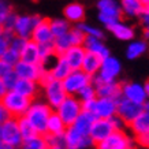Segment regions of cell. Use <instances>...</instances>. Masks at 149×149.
<instances>
[{
	"label": "cell",
	"instance_id": "obj_42",
	"mask_svg": "<svg viewBox=\"0 0 149 149\" xmlns=\"http://www.w3.org/2000/svg\"><path fill=\"white\" fill-rule=\"evenodd\" d=\"M17 15L18 14L14 13V10L11 13L7 15L1 23V29H4V30H10V32H14V25H15V21H17Z\"/></svg>",
	"mask_w": 149,
	"mask_h": 149
},
{
	"label": "cell",
	"instance_id": "obj_47",
	"mask_svg": "<svg viewBox=\"0 0 149 149\" xmlns=\"http://www.w3.org/2000/svg\"><path fill=\"white\" fill-rule=\"evenodd\" d=\"M138 18H140V22L144 27L149 26V3H146V4L144 6V10L141 11Z\"/></svg>",
	"mask_w": 149,
	"mask_h": 149
},
{
	"label": "cell",
	"instance_id": "obj_50",
	"mask_svg": "<svg viewBox=\"0 0 149 149\" xmlns=\"http://www.w3.org/2000/svg\"><path fill=\"white\" fill-rule=\"evenodd\" d=\"M7 118H10V115H8V112H7V109L4 108V105H3V103L0 101V125L4 122Z\"/></svg>",
	"mask_w": 149,
	"mask_h": 149
},
{
	"label": "cell",
	"instance_id": "obj_14",
	"mask_svg": "<svg viewBox=\"0 0 149 149\" xmlns=\"http://www.w3.org/2000/svg\"><path fill=\"white\" fill-rule=\"evenodd\" d=\"M120 71H122V64L119 62V59L109 55V56H107V58H104L101 60L100 70L96 75L100 77L103 81H116Z\"/></svg>",
	"mask_w": 149,
	"mask_h": 149
},
{
	"label": "cell",
	"instance_id": "obj_16",
	"mask_svg": "<svg viewBox=\"0 0 149 149\" xmlns=\"http://www.w3.org/2000/svg\"><path fill=\"white\" fill-rule=\"evenodd\" d=\"M112 131H115V129H113L111 119H96L93 125H92L89 136H91V138L93 140V142L96 145L97 142L103 141L104 138H107Z\"/></svg>",
	"mask_w": 149,
	"mask_h": 149
},
{
	"label": "cell",
	"instance_id": "obj_21",
	"mask_svg": "<svg viewBox=\"0 0 149 149\" xmlns=\"http://www.w3.org/2000/svg\"><path fill=\"white\" fill-rule=\"evenodd\" d=\"M82 45L86 49V52H92V54H95V55H99L100 58H103V59L109 56V49L103 42V38L86 36Z\"/></svg>",
	"mask_w": 149,
	"mask_h": 149
},
{
	"label": "cell",
	"instance_id": "obj_26",
	"mask_svg": "<svg viewBox=\"0 0 149 149\" xmlns=\"http://www.w3.org/2000/svg\"><path fill=\"white\" fill-rule=\"evenodd\" d=\"M119 4L123 15L129 18H137L144 10L145 3L142 0H119Z\"/></svg>",
	"mask_w": 149,
	"mask_h": 149
},
{
	"label": "cell",
	"instance_id": "obj_53",
	"mask_svg": "<svg viewBox=\"0 0 149 149\" xmlns=\"http://www.w3.org/2000/svg\"><path fill=\"white\" fill-rule=\"evenodd\" d=\"M144 38H145V40H149V26L145 27V30H144Z\"/></svg>",
	"mask_w": 149,
	"mask_h": 149
},
{
	"label": "cell",
	"instance_id": "obj_19",
	"mask_svg": "<svg viewBox=\"0 0 149 149\" xmlns=\"http://www.w3.org/2000/svg\"><path fill=\"white\" fill-rule=\"evenodd\" d=\"M85 54H86V49L84 48V45H72V47H70L62 56L67 60V63L70 64V67H71L72 70H78V68H81V66H82Z\"/></svg>",
	"mask_w": 149,
	"mask_h": 149
},
{
	"label": "cell",
	"instance_id": "obj_11",
	"mask_svg": "<svg viewBox=\"0 0 149 149\" xmlns=\"http://www.w3.org/2000/svg\"><path fill=\"white\" fill-rule=\"evenodd\" d=\"M64 146L70 149H86L95 145L91 136L82 134L72 126H67L64 131Z\"/></svg>",
	"mask_w": 149,
	"mask_h": 149
},
{
	"label": "cell",
	"instance_id": "obj_51",
	"mask_svg": "<svg viewBox=\"0 0 149 149\" xmlns=\"http://www.w3.org/2000/svg\"><path fill=\"white\" fill-rule=\"evenodd\" d=\"M8 92V88L6 86L4 81H3V78H0V100L4 97V95Z\"/></svg>",
	"mask_w": 149,
	"mask_h": 149
},
{
	"label": "cell",
	"instance_id": "obj_43",
	"mask_svg": "<svg viewBox=\"0 0 149 149\" xmlns=\"http://www.w3.org/2000/svg\"><path fill=\"white\" fill-rule=\"evenodd\" d=\"M13 11V6L8 0H0V25L3 23L4 18Z\"/></svg>",
	"mask_w": 149,
	"mask_h": 149
},
{
	"label": "cell",
	"instance_id": "obj_55",
	"mask_svg": "<svg viewBox=\"0 0 149 149\" xmlns=\"http://www.w3.org/2000/svg\"><path fill=\"white\" fill-rule=\"evenodd\" d=\"M142 108H144L145 111H149V100L144 101V104H142Z\"/></svg>",
	"mask_w": 149,
	"mask_h": 149
},
{
	"label": "cell",
	"instance_id": "obj_28",
	"mask_svg": "<svg viewBox=\"0 0 149 149\" xmlns=\"http://www.w3.org/2000/svg\"><path fill=\"white\" fill-rule=\"evenodd\" d=\"M101 60H103V58H100L99 55H95L92 52H86L81 68L86 74H89V75L93 77V75H96L99 72L100 66H101Z\"/></svg>",
	"mask_w": 149,
	"mask_h": 149
},
{
	"label": "cell",
	"instance_id": "obj_29",
	"mask_svg": "<svg viewBox=\"0 0 149 149\" xmlns=\"http://www.w3.org/2000/svg\"><path fill=\"white\" fill-rule=\"evenodd\" d=\"M129 126H130L133 134L136 137L140 136V134H144L146 131H149V111L142 109V112H141Z\"/></svg>",
	"mask_w": 149,
	"mask_h": 149
},
{
	"label": "cell",
	"instance_id": "obj_48",
	"mask_svg": "<svg viewBox=\"0 0 149 149\" xmlns=\"http://www.w3.org/2000/svg\"><path fill=\"white\" fill-rule=\"evenodd\" d=\"M137 142H138L142 148L149 149V131H146V133H144V134L137 136Z\"/></svg>",
	"mask_w": 149,
	"mask_h": 149
},
{
	"label": "cell",
	"instance_id": "obj_12",
	"mask_svg": "<svg viewBox=\"0 0 149 149\" xmlns=\"http://www.w3.org/2000/svg\"><path fill=\"white\" fill-rule=\"evenodd\" d=\"M41 19H42V17H40V15H26V14L17 15V21L14 25V34L29 40L32 36L33 29L36 27V25Z\"/></svg>",
	"mask_w": 149,
	"mask_h": 149
},
{
	"label": "cell",
	"instance_id": "obj_62",
	"mask_svg": "<svg viewBox=\"0 0 149 149\" xmlns=\"http://www.w3.org/2000/svg\"><path fill=\"white\" fill-rule=\"evenodd\" d=\"M148 3H149V1H148Z\"/></svg>",
	"mask_w": 149,
	"mask_h": 149
},
{
	"label": "cell",
	"instance_id": "obj_59",
	"mask_svg": "<svg viewBox=\"0 0 149 149\" xmlns=\"http://www.w3.org/2000/svg\"><path fill=\"white\" fill-rule=\"evenodd\" d=\"M14 149H21V148H14Z\"/></svg>",
	"mask_w": 149,
	"mask_h": 149
},
{
	"label": "cell",
	"instance_id": "obj_22",
	"mask_svg": "<svg viewBox=\"0 0 149 149\" xmlns=\"http://www.w3.org/2000/svg\"><path fill=\"white\" fill-rule=\"evenodd\" d=\"M48 70H49L51 74L54 75L55 79L63 81L64 78L70 74V71H71L72 68L70 67V64L67 63V60H66L62 55H58V56L55 58V60L52 62V64L49 66Z\"/></svg>",
	"mask_w": 149,
	"mask_h": 149
},
{
	"label": "cell",
	"instance_id": "obj_10",
	"mask_svg": "<svg viewBox=\"0 0 149 149\" xmlns=\"http://www.w3.org/2000/svg\"><path fill=\"white\" fill-rule=\"evenodd\" d=\"M41 88L44 89V96H45V99H47V103L52 107V109L58 108V105L67 96V92L64 89L63 82L60 81V79H55L54 78V79H51L48 84H45V85L41 86Z\"/></svg>",
	"mask_w": 149,
	"mask_h": 149
},
{
	"label": "cell",
	"instance_id": "obj_4",
	"mask_svg": "<svg viewBox=\"0 0 149 149\" xmlns=\"http://www.w3.org/2000/svg\"><path fill=\"white\" fill-rule=\"evenodd\" d=\"M97 8H99V21L105 27L120 21L123 15L118 0H99Z\"/></svg>",
	"mask_w": 149,
	"mask_h": 149
},
{
	"label": "cell",
	"instance_id": "obj_5",
	"mask_svg": "<svg viewBox=\"0 0 149 149\" xmlns=\"http://www.w3.org/2000/svg\"><path fill=\"white\" fill-rule=\"evenodd\" d=\"M0 131H1V141L4 144L13 146V148H19L22 144V134L19 130L18 118L10 116L4 122L0 125Z\"/></svg>",
	"mask_w": 149,
	"mask_h": 149
},
{
	"label": "cell",
	"instance_id": "obj_52",
	"mask_svg": "<svg viewBox=\"0 0 149 149\" xmlns=\"http://www.w3.org/2000/svg\"><path fill=\"white\" fill-rule=\"evenodd\" d=\"M145 92H146V100H149V79L145 82Z\"/></svg>",
	"mask_w": 149,
	"mask_h": 149
},
{
	"label": "cell",
	"instance_id": "obj_46",
	"mask_svg": "<svg viewBox=\"0 0 149 149\" xmlns=\"http://www.w3.org/2000/svg\"><path fill=\"white\" fill-rule=\"evenodd\" d=\"M13 70H14V66H11L8 62H6L4 59L0 58V78H4Z\"/></svg>",
	"mask_w": 149,
	"mask_h": 149
},
{
	"label": "cell",
	"instance_id": "obj_58",
	"mask_svg": "<svg viewBox=\"0 0 149 149\" xmlns=\"http://www.w3.org/2000/svg\"><path fill=\"white\" fill-rule=\"evenodd\" d=\"M142 1H144V3H145V4H146V3H148V1H149V0H142Z\"/></svg>",
	"mask_w": 149,
	"mask_h": 149
},
{
	"label": "cell",
	"instance_id": "obj_13",
	"mask_svg": "<svg viewBox=\"0 0 149 149\" xmlns=\"http://www.w3.org/2000/svg\"><path fill=\"white\" fill-rule=\"evenodd\" d=\"M116 103L118 100L109 97H96L93 100L92 111L97 119H109L116 115Z\"/></svg>",
	"mask_w": 149,
	"mask_h": 149
},
{
	"label": "cell",
	"instance_id": "obj_8",
	"mask_svg": "<svg viewBox=\"0 0 149 149\" xmlns=\"http://www.w3.org/2000/svg\"><path fill=\"white\" fill-rule=\"evenodd\" d=\"M92 84L96 89L97 97H109V99H120L122 97V85L116 81H103L100 77L93 75Z\"/></svg>",
	"mask_w": 149,
	"mask_h": 149
},
{
	"label": "cell",
	"instance_id": "obj_57",
	"mask_svg": "<svg viewBox=\"0 0 149 149\" xmlns=\"http://www.w3.org/2000/svg\"><path fill=\"white\" fill-rule=\"evenodd\" d=\"M3 141H1V131H0V144H1Z\"/></svg>",
	"mask_w": 149,
	"mask_h": 149
},
{
	"label": "cell",
	"instance_id": "obj_2",
	"mask_svg": "<svg viewBox=\"0 0 149 149\" xmlns=\"http://www.w3.org/2000/svg\"><path fill=\"white\" fill-rule=\"evenodd\" d=\"M0 101L3 103V105L7 109L10 116L21 118L26 113L29 105L32 103V99L21 95V93H18V92L14 91V89H10Z\"/></svg>",
	"mask_w": 149,
	"mask_h": 149
},
{
	"label": "cell",
	"instance_id": "obj_17",
	"mask_svg": "<svg viewBox=\"0 0 149 149\" xmlns=\"http://www.w3.org/2000/svg\"><path fill=\"white\" fill-rule=\"evenodd\" d=\"M122 97L136 101V103L144 104L146 101V92H145V86L137 82H127L122 85Z\"/></svg>",
	"mask_w": 149,
	"mask_h": 149
},
{
	"label": "cell",
	"instance_id": "obj_41",
	"mask_svg": "<svg viewBox=\"0 0 149 149\" xmlns=\"http://www.w3.org/2000/svg\"><path fill=\"white\" fill-rule=\"evenodd\" d=\"M45 140L49 145V148L52 146H64V136L63 134H44Z\"/></svg>",
	"mask_w": 149,
	"mask_h": 149
},
{
	"label": "cell",
	"instance_id": "obj_34",
	"mask_svg": "<svg viewBox=\"0 0 149 149\" xmlns=\"http://www.w3.org/2000/svg\"><path fill=\"white\" fill-rule=\"evenodd\" d=\"M54 45H55V51H56V55H63L66 51L72 47L71 40H70V36L68 33L63 34V36H59L54 38Z\"/></svg>",
	"mask_w": 149,
	"mask_h": 149
},
{
	"label": "cell",
	"instance_id": "obj_25",
	"mask_svg": "<svg viewBox=\"0 0 149 149\" xmlns=\"http://www.w3.org/2000/svg\"><path fill=\"white\" fill-rule=\"evenodd\" d=\"M38 88L40 84L37 81H32V79H25V78H18V81L14 86V91H17L21 95L26 96L29 99H34L38 93Z\"/></svg>",
	"mask_w": 149,
	"mask_h": 149
},
{
	"label": "cell",
	"instance_id": "obj_37",
	"mask_svg": "<svg viewBox=\"0 0 149 149\" xmlns=\"http://www.w3.org/2000/svg\"><path fill=\"white\" fill-rule=\"evenodd\" d=\"M75 96L81 100L82 103H84V101H89V100H95L96 97H97V95H96V89H95V86H93L92 82L91 84H88L86 86H84Z\"/></svg>",
	"mask_w": 149,
	"mask_h": 149
},
{
	"label": "cell",
	"instance_id": "obj_60",
	"mask_svg": "<svg viewBox=\"0 0 149 149\" xmlns=\"http://www.w3.org/2000/svg\"><path fill=\"white\" fill-rule=\"evenodd\" d=\"M0 29H1V25H0Z\"/></svg>",
	"mask_w": 149,
	"mask_h": 149
},
{
	"label": "cell",
	"instance_id": "obj_45",
	"mask_svg": "<svg viewBox=\"0 0 149 149\" xmlns=\"http://www.w3.org/2000/svg\"><path fill=\"white\" fill-rule=\"evenodd\" d=\"M3 81H4L6 86L8 88V91H10V89H14V86H15L17 81H18V75H17V72L13 70V71L8 72V74L3 78Z\"/></svg>",
	"mask_w": 149,
	"mask_h": 149
},
{
	"label": "cell",
	"instance_id": "obj_24",
	"mask_svg": "<svg viewBox=\"0 0 149 149\" xmlns=\"http://www.w3.org/2000/svg\"><path fill=\"white\" fill-rule=\"evenodd\" d=\"M96 119H97V118L93 115V112L82 109L81 113L78 115V118L74 120V123H72L71 126L74 127V129H77V130L79 131V133H82V134L89 136V131H91V129H92V125H93V122H95Z\"/></svg>",
	"mask_w": 149,
	"mask_h": 149
},
{
	"label": "cell",
	"instance_id": "obj_20",
	"mask_svg": "<svg viewBox=\"0 0 149 149\" xmlns=\"http://www.w3.org/2000/svg\"><path fill=\"white\" fill-rule=\"evenodd\" d=\"M107 29L112 33L113 37H116L118 40L120 41H131L136 36V30L130 25L123 23L122 21H118V22L109 25Z\"/></svg>",
	"mask_w": 149,
	"mask_h": 149
},
{
	"label": "cell",
	"instance_id": "obj_3",
	"mask_svg": "<svg viewBox=\"0 0 149 149\" xmlns=\"http://www.w3.org/2000/svg\"><path fill=\"white\" fill-rule=\"evenodd\" d=\"M56 113L62 118L66 126H71L74 120L78 118V115L82 111V101L74 95H67L66 99L58 105L55 109Z\"/></svg>",
	"mask_w": 149,
	"mask_h": 149
},
{
	"label": "cell",
	"instance_id": "obj_32",
	"mask_svg": "<svg viewBox=\"0 0 149 149\" xmlns=\"http://www.w3.org/2000/svg\"><path fill=\"white\" fill-rule=\"evenodd\" d=\"M21 149H49V145L45 140L44 134H36V136L26 138L22 141L19 146Z\"/></svg>",
	"mask_w": 149,
	"mask_h": 149
},
{
	"label": "cell",
	"instance_id": "obj_39",
	"mask_svg": "<svg viewBox=\"0 0 149 149\" xmlns=\"http://www.w3.org/2000/svg\"><path fill=\"white\" fill-rule=\"evenodd\" d=\"M68 36H70V40H71L72 45H82L84 41H85V33L82 32L78 26H74L68 30Z\"/></svg>",
	"mask_w": 149,
	"mask_h": 149
},
{
	"label": "cell",
	"instance_id": "obj_61",
	"mask_svg": "<svg viewBox=\"0 0 149 149\" xmlns=\"http://www.w3.org/2000/svg\"><path fill=\"white\" fill-rule=\"evenodd\" d=\"M130 149H133V148H130Z\"/></svg>",
	"mask_w": 149,
	"mask_h": 149
},
{
	"label": "cell",
	"instance_id": "obj_15",
	"mask_svg": "<svg viewBox=\"0 0 149 149\" xmlns=\"http://www.w3.org/2000/svg\"><path fill=\"white\" fill-rule=\"evenodd\" d=\"M44 70H45V67L41 63H29V62H23V60H19L14 66V71L17 72L18 78L32 79V81L37 82H38Z\"/></svg>",
	"mask_w": 149,
	"mask_h": 149
},
{
	"label": "cell",
	"instance_id": "obj_7",
	"mask_svg": "<svg viewBox=\"0 0 149 149\" xmlns=\"http://www.w3.org/2000/svg\"><path fill=\"white\" fill-rule=\"evenodd\" d=\"M133 140L123 130H115L107 138L96 144V149H130Z\"/></svg>",
	"mask_w": 149,
	"mask_h": 149
},
{
	"label": "cell",
	"instance_id": "obj_35",
	"mask_svg": "<svg viewBox=\"0 0 149 149\" xmlns=\"http://www.w3.org/2000/svg\"><path fill=\"white\" fill-rule=\"evenodd\" d=\"M18 125H19V130H21V134H22L23 140L30 138V137L38 134V133H37V130L34 129V126H33L32 123L29 122L25 116L18 118Z\"/></svg>",
	"mask_w": 149,
	"mask_h": 149
},
{
	"label": "cell",
	"instance_id": "obj_6",
	"mask_svg": "<svg viewBox=\"0 0 149 149\" xmlns=\"http://www.w3.org/2000/svg\"><path fill=\"white\" fill-rule=\"evenodd\" d=\"M62 82H63V86H64V89H66V92H67V95L75 96L84 86H86L88 84H91L92 75L86 74L82 68L71 70L70 74H68Z\"/></svg>",
	"mask_w": 149,
	"mask_h": 149
},
{
	"label": "cell",
	"instance_id": "obj_49",
	"mask_svg": "<svg viewBox=\"0 0 149 149\" xmlns=\"http://www.w3.org/2000/svg\"><path fill=\"white\" fill-rule=\"evenodd\" d=\"M109 119H111V122H112L113 129H115V130H123V127H125V125H126V123L123 122V120L118 116V115H115V116H112V118H109Z\"/></svg>",
	"mask_w": 149,
	"mask_h": 149
},
{
	"label": "cell",
	"instance_id": "obj_36",
	"mask_svg": "<svg viewBox=\"0 0 149 149\" xmlns=\"http://www.w3.org/2000/svg\"><path fill=\"white\" fill-rule=\"evenodd\" d=\"M75 26H78L81 29L82 32L85 33V36H91V37H97V38H104V32L101 29L96 26H92V25H88V23H84V22H79L77 23Z\"/></svg>",
	"mask_w": 149,
	"mask_h": 149
},
{
	"label": "cell",
	"instance_id": "obj_56",
	"mask_svg": "<svg viewBox=\"0 0 149 149\" xmlns=\"http://www.w3.org/2000/svg\"><path fill=\"white\" fill-rule=\"evenodd\" d=\"M49 149H67L66 146H52V148H49Z\"/></svg>",
	"mask_w": 149,
	"mask_h": 149
},
{
	"label": "cell",
	"instance_id": "obj_40",
	"mask_svg": "<svg viewBox=\"0 0 149 149\" xmlns=\"http://www.w3.org/2000/svg\"><path fill=\"white\" fill-rule=\"evenodd\" d=\"M1 59H4L6 62H8L11 66H15L21 60V54H19L18 51H15L8 47V49L6 51V54L1 56Z\"/></svg>",
	"mask_w": 149,
	"mask_h": 149
},
{
	"label": "cell",
	"instance_id": "obj_38",
	"mask_svg": "<svg viewBox=\"0 0 149 149\" xmlns=\"http://www.w3.org/2000/svg\"><path fill=\"white\" fill-rule=\"evenodd\" d=\"M13 37H14V32L0 29V58L6 54V51L8 49L10 41H11Z\"/></svg>",
	"mask_w": 149,
	"mask_h": 149
},
{
	"label": "cell",
	"instance_id": "obj_18",
	"mask_svg": "<svg viewBox=\"0 0 149 149\" xmlns=\"http://www.w3.org/2000/svg\"><path fill=\"white\" fill-rule=\"evenodd\" d=\"M30 40H33L37 44H42V42H49L54 41V34L49 26V19L42 18L40 22L36 25V27L33 29Z\"/></svg>",
	"mask_w": 149,
	"mask_h": 149
},
{
	"label": "cell",
	"instance_id": "obj_1",
	"mask_svg": "<svg viewBox=\"0 0 149 149\" xmlns=\"http://www.w3.org/2000/svg\"><path fill=\"white\" fill-rule=\"evenodd\" d=\"M52 113V107L48 103L42 101H33L30 103L26 113L23 116L32 123L38 134L47 133V122L49 119V115Z\"/></svg>",
	"mask_w": 149,
	"mask_h": 149
},
{
	"label": "cell",
	"instance_id": "obj_33",
	"mask_svg": "<svg viewBox=\"0 0 149 149\" xmlns=\"http://www.w3.org/2000/svg\"><path fill=\"white\" fill-rule=\"evenodd\" d=\"M49 26L55 38V37L63 36V34L68 33V30L71 29V23L68 22L66 18H55V19H49Z\"/></svg>",
	"mask_w": 149,
	"mask_h": 149
},
{
	"label": "cell",
	"instance_id": "obj_27",
	"mask_svg": "<svg viewBox=\"0 0 149 149\" xmlns=\"http://www.w3.org/2000/svg\"><path fill=\"white\" fill-rule=\"evenodd\" d=\"M21 60L29 62V63H41L38 44L29 38L23 47V49L21 51Z\"/></svg>",
	"mask_w": 149,
	"mask_h": 149
},
{
	"label": "cell",
	"instance_id": "obj_31",
	"mask_svg": "<svg viewBox=\"0 0 149 149\" xmlns=\"http://www.w3.org/2000/svg\"><path fill=\"white\" fill-rule=\"evenodd\" d=\"M66 129H67V126L64 125L62 118L56 113V111H52V113L49 115V119L47 122L45 134H64Z\"/></svg>",
	"mask_w": 149,
	"mask_h": 149
},
{
	"label": "cell",
	"instance_id": "obj_9",
	"mask_svg": "<svg viewBox=\"0 0 149 149\" xmlns=\"http://www.w3.org/2000/svg\"><path fill=\"white\" fill-rule=\"evenodd\" d=\"M142 104L131 101V100L126 99V97H120L118 99L116 103V115L126 125H130L134 119H136L141 112H142Z\"/></svg>",
	"mask_w": 149,
	"mask_h": 149
},
{
	"label": "cell",
	"instance_id": "obj_23",
	"mask_svg": "<svg viewBox=\"0 0 149 149\" xmlns=\"http://www.w3.org/2000/svg\"><path fill=\"white\" fill-rule=\"evenodd\" d=\"M63 15L70 23L77 25L79 22H84V19H85V7L81 3H75V1L70 3L64 7Z\"/></svg>",
	"mask_w": 149,
	"mask_h": 149
},
{
	"label": "cell",
	"instance_id": "obj_30",
	"mask_svg": "<svg viewBox=\"0 0 149 149\" xmlns=\"http://www.w3.org/2000/svg\"><path fill=\"white\" fill-rule=\"evenodd\" d=\"M148 51V44L145 40H133L130 41V44L127 45L126 49V56L129 60H134V59H138L140 56L145 54Z\"/></svg>",
	"mask_w": 149,
	"mask_h": 149
},
{
	"label": "cell",
	"instance_id": "obj_44",
	"mask_svg": "<svg viewBox=\"0 0 149 149\" xmlns=\"http://www.w3.org/2000/svg\"><path fill=\"white\" fill-rule=\"evenodd\" d=\"M27 38H22V37H18L14 34V37L11 38V41H10V48H13V49L18 51L19 54H21V51L23 49V47H25V44H26Z\"/></svg>",
	"mask_w": 149,
	"mask_h": 149
},
{
	"label": "cell",
	"instance_id": "obj_54",
	"mask_svg": "<svg viewBox=\"0 0 149 149\" xmlns=\"http://www.w3.org/2000/svg\"><path fill=\"white\" fill-rule=\"evenodd\" d=\"M0 149H14V148L7 144H4V142H1V144H0Z\"/></svg>",
	"mask_w": 149,
	"mask_h": 149
}]
</instances>
